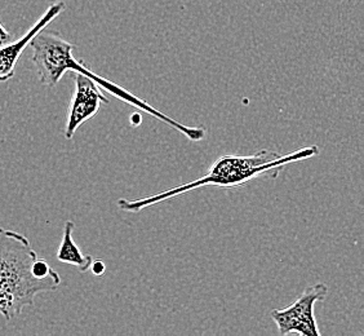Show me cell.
<instances>
[{
	"instance_id": "2",
	"label": "cell",
	"mask_w": 364,
	"mask_h": 336,
	"mask_svg": "<svg viewBox=\"0 0 364 336\" xmlns=\"http://www.w3.org/2000/svg\"><path fill=\"white\" fill-rule=\"evenodd\" d=\"M28 46H31L33 48V63L36 65L39 82L43 85L52 88L61 80L65 73L68 71L80 73L93 79L102 91L109 92L112 96L119 98L120 101L134 106V109L146 112L154 120H161V123L172 127L176 131L182 133L185 137L189 139L194 135L193 127L182 125L178 120L171 118L164 112L155 109L154 106L147 104L146 101H144L142 98H137L134 93L127 91L126 88L93 73L83 61L77 60L73 56L74 46L56 31L43 28L42 31H39L31 39Z\"/></svg>"
},
{
	"instance_id": "4",
	"label": "cell",
	"mask_w": 364,
	"mask_h": 336,
	"mask_svg": "<svg viewBox=\"0 0 364 336\" xmlns=\"http://www.w3.org/2000/svg\"><path fill=\"white\" fill-rule=\"evenodd\" d=\"M328 294L324 283L309 286L297 300L287 308L272 310V320L278 326L280 335L299 334L304 336H321L314 315L318 301H323Z\"/></svg>"
},
{
	"instance_id": "8",
	"label": "cell",
	"mask_w": 364,
	"mask_h": 336,
	"mask_svg": "<svg viewBox=\"0 0 364 336\" xmlns=\"http://www.w3.org/2000/svg\"><path fill=\"white\" fill-rule=\"evenodd\" d=\"M91 269L95 275H102V274L105 273V263L101 261V260H93Z\"/></svg>"
},
{
	"instance_id": "7",
	"label": "cell",
	"mask_w": 364,
	"mask_h": 336,
	"mask_svg": "<svg viewBox=\"0 0 364 336\" xmlns=\"http://www.w3.org/2000/svg\"><path fill=\"white\" fill-rule=\"evenodd\" d=\"M74 228H75V224L73 221L65 223L63 241H61V245L57 251V260L65 263V264L77 266L79 272L85 273L87 271L91 269L93 258L90 255H83V252L80 251V248L77 247L75 241L73 238Z\"/></svg>"
},
{
	"instance_id": "9",
	"label": "cell",
	"mask_w": 364,
	"mask_h": 336,
	"mask_svg": "<svg viewBox=\"0 0 364 336\" xmlns=\"http://www.w3.org/2000/svg\"><path fill=\"white\" fill-rule=\"evenodd\" d=\"M11 41H12V36L9 34V31H7L6 28L1 25V22H0V47L7 44Z\"/></svg>"
},
{
	"instance_id": "3",
	"label": "cell",
	"mask_w": 364,
	"mask_h": 336,
	"mask_svg": "<svg viewBox=\"0 0 364 336\" xmlns=\"http://www.w3.org/2000/svg\"><path fill=\"white\" fill-rule=\"evenodd\" d=\"M36 250L25 236L0 228V315L7 321L33 305L36 295L55 291L61 285V277H36Z\"/></svg>"
},
{
	"instance_id": "1",
	"label": "cell",
	"mask_w": 364,
	"mask_h": 336,
	"mask_svg": "<svg viewBox=\"0 0 364 336\" xmlns=\"http://www.w3.org/2000/svg\"><path fill=\"white\" fill-rule=\"evenodd\" d=\"M318 154L319 147L316 145H310L284 155L267 149L259 150L252 155H224L208 168L205 175L196 179L194 182H186L180 187L140 199L120 198L117 204L120 210L127 212H141L150 206L166 202L167 199L186 194L198 188L218 187L224 189H231L238 188L240 185H245L253 179H259L262 176L275 179L279 175L282 168L291 163L313 158Z\"/></svg>"
},
{
	"instance_id": "6",
	"label": "cell",
	"mask_w": 364,
	"mask_h": 336,
	"mask_svg": "<svg viewBox=\"0 0 364 336\" xmlns=\"http://www.w3.org/2000/svg\"><path fill=\"white\" fill-rule=\"evenodd\" d=\"M63 11H65L63 1L61 0L53 1L42 17L34 23V26L30 28L25 36H22L14 42L11 41L0 47V82H7L11 78H14L16 63L21 57L23 51L28 47L31 39L39 31H42L43 28H47L49 23L56 19L57 16L63 14Z\"/></svg>"
},
{
	"instance_id": "5",
	"label": "cell",
	"mask_w": 364,
	"mask_h": 336,
	"mask_svg": "<svg viewBox=\"0 0 364 336\" xmlns=\"http://www.w3.org/2000/svg\"><path fill=\"white\" fill-rule=\"evenodd\" d=\"M75 90L71 98L68 122L65 127V137L71 140L77 128L92 120L101 109L102 104H109V98L96 82L85 74L75 73Z\"/></svg>"
}]
</instances>
